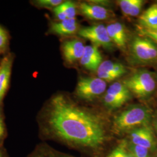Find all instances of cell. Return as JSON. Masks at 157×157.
Here are the masks:
<instances>
[{
	"mask_svg": "<svg viewBox=\"0 0 157 157\" xmlns=\"http://www.w3.org/2000/svg\"><path fill=\"white\" fill-rule=\"evenodd\" d=\"M139 31L141 36L148 37L157 44V30H152L141 28L139 29Z\"/></svg>",
	"mask_w": 157,
	"mask_h": 157,
	"instance_id": "d4e9b609",
	"label": "cell"
},
{
	"mask_svg": "<svg viewBox=\"0 0 157 157\" xmlns=\"http://www.w3.org/2000/svg\"><path fill=\"white\" fill-rule=\"evenodd\" d=\"M85 47L83 43L78 39L67 40L61 45V51L65 61L73 64L80 61L83 55Z\"/></svg>",
	"mask_w": 157,
	"mask_h": 157,
	"instance_id": "8fae6325",
	"label": "cell"
},
{
	"mask_svg": "<svg viewBox=\"0 0 157 157\" xmlns=\"http://www.w3.org/2000/svg\"><path fill=\"white\" fill-rule=\"evenodd\" d=\"M129 59L135 65L157 62V44L146 36H135L129 43Z\"/></svg>",
	"mask_w": 157,
	"mask_h": 157,
	"instance_id": "3957f363",
	"label": "cell"
},
{
	"mask_svg": "<svg viewBox=\"0 0 157 157\" xmlns=\"http://www.w3.org/2000/svg\"><path fill=\"white\" fill-rule=\"evenodd\" d=\"M154 112L143 104H132L115 113L111 118V129L117 139L133 130L152 124Z\"/></svg>",
	"mask_w": 157,
	"mask_h": 157,
	"instance_id": "7a4b0ae2",
	"label": "cell"
},
{
	"mask_svg": "<svg viewBox=\"0 0 157 157\" xmlns=\"http://www.w3.org/2000/svg\"><path fill=\"white\" fill-rule=\"evenodd\" d=\"M101 53L96 45L85 47L83 55L80 60V64L87 70L97 71L102 62Z\"/></svg>",
	"mask_w": 157,
	"mask_h": 157,
	"instance_id": "7c38bea8",
	"label": "cell"
},
{
	"mask_svg": "<svg viewBox=\"0 0 157 157\" xmlns=\"http://www.w3.org/2000/svg\"><path fill=\"white\" fill-rule=\"evenodd\" d=\"M78 35L86 39L89 40L96 46H101L107 50H111L113 43L110 39L106 26L99 24L85 27L78 30Z\"/></svg>",
	"mask_w": 157,
	"mask_h": 157,
	"instance_id": "ba28073f",
	"label": "cell"
},
{
	"mask_svg": "<svg viewBox=\"0 0 157 157\" xmlns=\"http://www.w3.org/2000/svg\"><path fill=\"white\" fill-rule=\"evenodd\" d=\"M63 11L65 12L67 19H75L77 13L76 6L71 1H63L59 5Z\"/></svg>",
	"mask_w": 157,
	"mask_h": 157,
	"instance_id": "cb8c5ba5",
	"label": "cell"
},
{
	"mask_svg": "<svg viewBox=\"0 0 157 157\" xmlns=\"http://www.w3.org/2000/svg\"><path fill=\"white\" fill-rule=\"evenodd\" d=\"M26 157H76L59 151L43 141L37 144Z\"/></svg>",
	"mask_w": 157,
	"mask_h": 157,
	"instance_id": "2e32d148",
	"label": "cell"
},
{
	"mask_svg": "<svg viewBox=\"0 0 157 157\" xmlns=\"http://www.w3.org/2000/svg\"><path fill=\"white\" fill-rule=\"evenodd\" d=\"M107 89V83L104 80L94 77L79 78L75 89V95L83 101L93 102L104 95Z\"/></svg>",
	"mask_w": 157,
	"mask_h": 157,
	"instance_id": "5b68a950",
	"label": "cell"
},
{
	"mask_svg": "<svg viewBox=\"0 0 157 157\" xmlns=\"http://www.w3.org/2000/svg\"><path fill=\"white\" fill-rule=\"evenodd\" d=\"M54 15L59 21H62L67 19L65 12L63 11L60 6H58L52 10Z\"/></svg>",
	"mask_w": 157,
	"mask_h": 157,
	"instance_id": "484cf974",
	"label": "cell"
},
{
	"mask_svg": "<svg viewBox=\"0 0 157 157\" xmlns=\"http://www.w3.org/2000/svg\"><path fill=\"white\" fill-rule=\"evenodd\" d=\"M152 126L153 127V129L154 130V132L157 137V111L155 113H154Z\"/></svg>",
	"mask_w": 157,
	"mask_h": 157,
	"instance_id": "4316f807",
	"label": "cell"
},
{
	"mask_svg": "<svg viewBox=\"0 0 157 157\" xmlns=\"http://www.w3.org/2000/svg\"><path fill=\"white\" fill-rule=\"evenodd\" d=\"M104 157H135L124 138L118 139Z\"/></svg>",
	"mask_w": 157,
	"mask_h": 157,
	"instance_id": "ac0fdd59",
	"label": "cell"
},
{
	"mask_svg": "<svg viewBox=\"0 0 157 157\" xmlns=\"http://www.w3.org/2000/svg\"><path fill=\"white\" fill-rule=\"evenodd\" d=\"M127 142L130 150L133 153L135 157H155L157 155L153 153L148 148L135 145L129 143L128 141Z\"/></svg>",
	"mask_w": 157,
	"mask_h": 157,
	"instance_id": "ffe728a7",
	"label": "cell"
},
{
	"mask_svg": "<svg viewBox=\"0 0 157 157\" xmlns=\"http://www.w3.org/2000/svg\"><path fill=\"white\" fill-rule=\"evenodd\" d=\"M39 137L88 155L104 157L117 140L107 112L80 104L65 93L46 101L36 117Z\"/></svg>",
	"mask_w": 157,
	"mask_h": 157,
	"instance_id": "6da1fadb",
	"label": "cell"
},
{
	"mask_svg": "<svg viewBox=\"0 0 157 157\" xmlns=\"http://www.w3.org/2000/svg\"><path fill=\"white\" fill-rule=\"evenodd\" d=\"M157 157V155H156V157Z\"/></svg>",
	"mask_w": 157,
	"mask_h": 157,
	"instance_id": "f1b7e54d",
	"label": "cell"
},
{
	"mask_svg": "<svg viewBox=\"0 0 157 157\" xmlns=\"http://www.w3.org/2000/svg\"><path fill=\"white\" fill-rule=\"evenodd\" d=\"M13 61L14 54L8 52L0 62V105L3 104L4 98L10 87Z\"/></svg>",
	"mask_w": 157,
	"mask_h": 157,
	"instance_id": "9c48e42d",
	"label": "cell"
},
{
	"mask_svg": "<svg viewBox=\"0 0 157 157\" xmlns=\"http://www.w3.org/2000/svg\"><path fill=\"white\" fill-rule=\"evenodd\" d=\"M134 95L140 99H146L153 94L157 83L153 73L146 69H140L133 73L123 82Z\"/></svg>",
	"mask_w": 157,
	"mask_h": 157,
	"instance_id": "277c9868",
	"label": "cell"
},
{
	"mask_svg": "<svg viewBox=\"0 0 157 157\" xmlns=\"http://www.w3.org/2000/svg\"><path fill=\"white\" fill-rule=\"evenodd\" d=\"M80 11L83 15L90 19L105 20L112 17V12L105 6L96 4L81 3L80 5Z\"/></svg>",
	"mask_w": 157,
	"mask_h": 157,
	"instance_id": "5bb4252c",
	"label": "cell"
},
{
	"mask_svg": "<svg viewBox=\"0 0 157 157\" xmlns=\"http://www.w3.org/2000/svg\"><path fill=\"white\" fill-rule=\"evenodd\" d=\"M99 78L105 82H111L119 78L127 73L126 67L119 62L105 61L101 62L97 70Z\"/></svg>",
	"mask_w": 157,
	"mask_h": 157,
	"instance_id": "30bf717a",
	"label": "cell"
},
{
	"mask_svg": "<svg viewBox=\"0 0 157 157\" xmlns=\"http://www.w3.org/2000/svg\"><path fill=\"white\" fill-rule=\"evenodd\" d=\"M142 0H121L119 5L125 15L136 17L139 15L143 6Z\"/></svg>",
	"mask_w": 157,
	"mask_h": 157,
	"instance_id": "d6986e66",
	"label": "cell"
},
{
	"mask_svg": "<svg viewBox=\"0 0 157 157\" xmlns=\"http://www.w3.org/2000/svg\"><path fill=\"white\" fill-rule=\"evenodd\" d=\"M8 137V131L5 121L4 104L0 105V147L4 146V142Z\"/></svg>",
	"mask_w": 157,
	"mask_h": 157,
	"instance_id": "7402d4cb",
	"label": "cell"
},
{
	"mask_svg": "<svg viewBox=\"0 0 157 157\" xmlns=\"http://www.w3.org/2000/svg\"><path fill=\"white\" fill-rule=\"evenodd\" d=\"M139 22L143 28L157 30V4L149 7L139 17Z\"/></svg>",
	"mask_w": 157,
	"mask_h": 157,
	"instance_id": "e0dca14e",
	"label": "cell"
},
{
	"mask_svg": "<svg viewBox=\"0 0 157 157\" xmlns=\"http://www.w3.org/2000/svg\"><path fill=\"white\" fill-rule=\"evenodd\" d=\"M122 138L132 144L148 148L157 154V137L152 124L134 129Z\"/></svg>",
	"mask_w": 157,
	"mask_h": 157,
	"instance_id": "52a82bcc",
	"label": "cell"
},
{
	"mask_svg": "<svg viewBox=\"0 0 157 157\" xmlns=\"http://www.w3.org/2000/svg\"><path fill=\"white\" fill-rule=\"evenodd\" d=\"M106 28L112 43L122 50H124L127 45L128 37L124 25L121 23H112L108 25Z\"/></svg>",
	"mask_w": 157,
	"mask_h": 157,
	"instance_id": "9a60e30c",
	"label": "cell"
},
{
	"mask_svg": "<svg viewBox=\"0 0 157 157\" xmlns=\"http://www.w3.org/2000/svg\"><path fill=\"white\" fill-rule=\"evenodd\" d=\"M132 94L123 82L112 83L102 97V103L108 112L116 111L128 103Z\"/></svg>",
	"mask_w": 157,
	"mask_h": 157,
	"instance_id": "8992f818",
	"label": "cell"
},
{
	"mask_svg": "<svg viewBox=\"0 0 157 157\" xmlns=\"http://www.w3.org/2000/svg\"><path fill=\"white\" fill-rule=\"evenodd\" d=\"M63 2L61 0H36L32 1V4L37 8L53 10Z\"/></svg>",
	"mask_w": 157,
	"mask_h": 157,
	"instance_id": "603a6c76",
	"label": "cell"
},
{
	"mask_svg": "<svg viewBox=\"0 0 157 157\" xmlns=\"http://www.w3.org/2000/svg\"><path fill=\"white\" fill-rule=\"evenodd\" d=\"M78 25L76 19H67L62 21L51 22L48 33L59 36H70L76 33Z\"/></svg>",
	"mask_w": 157,
	"mask_h": 157,
	"instance_id": "4fadbf2b",
	"label": "cell"
},
{
	"mask_svg": "<svg viewBox=\"0 0 157 157\" xmlns=\"http://www.w3.org/2000/svg\"><path fill=\"white\" fill-rule=\"evenodd\" d=\"M0 157H10L4 146L0 147Z\"/></svg>",
	"mask_w": 157,
	"mask_h": 157,
	"instance_id": "83f0119b",
	"label": "cell"
},
{
	"mask_svg": "<svg viewBox=\"0 0 157 157\" xmlns=\"http://www.w3.org/2000/svg\"><path fill=\"white\" fill-rule=\"evenodd\" d=\"M10 35L6 29L0 25V54L8 53Z\"/></svg>",
	"mask_w": 157,
	"mask_h": 157,
	"instance_id": "44dd1931",
	"label": "cell"
}]
</instances>
